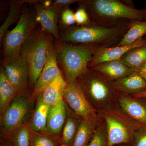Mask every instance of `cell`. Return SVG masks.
Here are the masks:
<instances>
[{
	"mask_svg": "<svg viewBox=\"0 0 146 146\" xmlns=\"http://www.w3.org/2000/svg\"><path fill=\"white\" fill-rule=\"evenodd\" d=\"M123 20L117 25L108 27L93 23L68 27H58L60 41L74 44L89 45L96 48L117 46L129 27L130 21Z\"/></svg>",
	"mask_w": 146,
	"mask_h": 146,
	"instance_id": "1",
	"label": "cell"
},
{
	"mask_svg": "<svg viewBox=\"0 0 146 146\" xmlns=\"http://www.w3.org/2000/svg\"><path fill=\"white\" fill-rule=\"evenodd\" d=\"M93 23L108 27L117 25L124 20L146 21V8L130 7L119 0H80Z\"/></svg>",
	"mask_w": 146,
	"mask_h": 146,
	"instance_id": "2",
	"label": "cell"
},
{
	"mask_svg": "<svg viewBox=\"0 0 146 146\" xmlns=\"http://www.w3.org/2000/svg\"><path fill=\"white\" fill-rule=\"evenodd\" d=\"M54 43L58 65L67 84L77 79L88 70L96 48L56 40Z\"/></svg>",
	"mask_w": 146,
	"mask_h": 146,
	"instance_id": "3",
	"label": "cell"
},
{
	"mask_svg": "<svg viewBox=\"0 0 146 146\" xmlns=\"http://www.w3.org/2000/svg\"><path fill=\"white\" fill-rule=\"evenodd\" d=\"M53 37L43 31L39 24L21 46L18 56L25 60L29 66V91L32 92L42 73L46 62L48 46Z\"/></svg>",
	"mask_w": 146,
	"mask_h": 146,
	"instance_id": "4",
	"label": "cell"
},
{
	"mask_svg": "<svg viewBox=\"0 0 146 146\" xmlns=\"http://www.w3.org/2000/svg\"><path fill=\"white\" fill-rule=\"evenodd\" d=\"M23 8L19 22L14 29L7 31L3 37V59L1 64L16 59L20 49L28 36L39 25L33 6Z\"/></svg>",
	"mask_w": 146,
	"mask_h": 146,
	"instance_id": "5",
	"label": "cell"
},
{
	"mask_svg": "<svg viewBox=\"0 0 146 146\" xmlns=\"http://www.w3.org/2000/svg\"><path fill=\"white\" fill-rule=\"evenodd\" d=\"M100 113L106 124L108 146L132 142L135 131L144 125L117 110H101Z\"/></svg>",
	"mask_w": 146,
	"mask_h": 146,
	"instance_id": "6",
	"label": "cell"
},
{
	"mask_svg": "<svg viewBox=\"0 0 146 146\" xmlns=\"http://www.w3.org/2000/svg\"><path fill=\"white\" fill-rule=\"evenodd\" d=\"M77 80L92 106L93 104H99L108 101L116 91L112 81L90 68Z\"/></svg>",
	"mask_w": 146,
	"mask_h": 146,
	"instance_id": "7",
	"label": "cell"
},
{
	"mask_svg": "<svg viewBox=\"0 0 146 146\" xmlns=\"http://www.w3.org/2000/svg\"><path fill=\"white\" fill-rule=\"evenodd\" d=\"M33 102L30 96L21 94L17 95L5 114L1 117L3 137L29 122L28 120Z\"/></svg>",
	"mask_w": 146,
	"mask_h": 146,
	"instance_id": "8",
	"label": "cell"
},
{
	"mask_svg": "<svg viewBox=\"0 0 146 146\" xmlns=\"http://www.w3.org/2000/svg\"><path fill=\"white\" fill-rule=\"evenodd\" d=\"M63 100L78 117L94 125L96 110L86 98L77 79L67 84L63 91Z\"/></svg>",
	"mask_w": 146,
	"mask_h": 146,
	"instance_id": "9",
	"label": "cell"
},
{
	"mask_svg": "<svg viewBox=\"0 0 146 146\" xmlns=\"http://www.w3.org/2000/svg\"><path fill=\"white\" fill-rule=\"evenodd\" d=\"M7 78L18 94L29 96V69L27 62L18 56L16 59L1 64Z\"/></svg>",
	"mask_w": 146,
	"mask_h": 146,
	"instance_id": "10",
	"label": "cell"
},
{
	"mask_svg": "<svg viewBox=\"0 0 146 146\" xmlns=\"http://www.w3.org/2000/svg\"><path fill=\"white\" fill-rule=\"evenodd\" d=\"M54 42L53 38L50 41L47 49L44 66L31 94V98L33 102L44 87L54 79L63 75L58 65Z\"/></svg>",
	"mask_w": 146,
	"mask_h": 146,
	"instance_id": "11",
	"label": "cell"
},
{
	"mask_svg": "<svg viewBox=\"0 0 146 146\" xmlns=\"http://www.w3.org/2000/svg\"><path fill=\"white\" fill-rule=\"evenodd\" d=\"M39 1L31 0L29 3L34 7L36 21L43 31L52 35L56 41H60L58 24L61 9L52 3L51 5L47 6Z\"/></svg>",
	"mask_w": 146,
	"mask_h": 146,
	"instance_id": "12",
	"label": "cell"
},
{
	"mask_svg": "<svg viewBox=\"0 0 146 146\" xmlns=\"http://www.w3.org/2000/svg\"><path fill=\"white\" fill-rule=\"evenodd\" d=\"M146 43L144 38L138 39L133 44L127 46H115L96 48L89 63V68L107 61L121 59L125 54L130 50L143 46Z\"/></svg>",
	"mask_w": 146,
	"mask_h": 146,
	"instance_id": "13",
	"label": "cell"
},
{
	"mask_svg": "<svg viewBox=\"0 0 146 146\" xmlns=\"http://www.w3.org/2000/svg\"><path fill=\"white\" fill-rule=\"evenodd\" d=\"M67 84L63 75H61L44 87L36 98L39 97L50 106L58 104L63 100V91Z\"/></svg>",
	"mask_w": 146,
	"mask_h": 146,
	"instance_id": "14",
	"label": "cell"
},
{
	"mask_svg": "<svg viewBox=\"0 0 146 146\" xmlns=\"http://www.w3.org/2000/svg\"><path fill=\"white\" fill-rule=\"evenodd\" d=\"M90 68L112 82L125 77L135 72L123 63L121 59L104 62Z\"/></svg>",
	"mask_w": 146,
	"mask_h": 146,
	"instance_id": "15",
	"label": "cell"
},
{
	"mask_svg": "<svg viewBox=\"0 0 146 146\" xmlns=\"http://www.w3.org/2000/svg\"><path fill=\"white\" fill-rule=\"evenodd\" d=\"M119 104L125 114L137 122L146 125V104L139 98L120 96Z\"/></svg>",
	"mask_w": 146,
	"mask_h": 146,
	"instance_id": "16",
	"label": "cell"
},
{
	"mask_svg": "<svg viewBox=\"0 0 146 146\" xmlns=\"http://www.w3.org/2000/svg\"><path fill=\"white\" fill-rule=\"evenodd\" d=\"M112 84L116 91L133 96L146 91V81L136 71Z\"/></svg>",
	"mask_w": 146,
	"mask_h": 146,
	"instance_id": "17",
	"label": "cell"
},
{
	"mask_svg": "<svg viewBox=\"0 0 146 146\" xmlns=\"http://www.w3.org/2000/svg\"><path fill=\"white\" fill-rule=\"evenodd\" d=\"M67 105L63 100L50 106L48 116L46 132L60 136L67 119Z\"/></svg>",
	"mask_w": 146,
	"mask_h": 146,
	"instance_id": "18",
	"label": "cell"
},
{
	"mask_svg": "<svg viewBox=\"0 0 146 146\" xmlns=\"http://www.w3.org/2000/svg\"><path fill=\"white\" fill-rule=\"evenodd\" d=\"M67 119L60 135V146H72L82 120L67 105Z\"/></svg>",
	"mask_w": 146,
	"mask_h": 146,
	"instance_id": "19",
	"label": "cell"
},
{
	"mask_svg": "<svg viewBox=\"0 0 146 146\" xmlns=\"http://www.w3.org/2000/svg\"><path fill=\"white\" fill-rule=\"evenodd\" d=\"M18 95V91L7 78L4 69H0V112L1 117L5 114L11 102Z\"/></svg>",
	"mask_w": 146,
	"mask_h": 146,
	"instance_id": "20",
	"label": "cell"
},
{
	"mask_svg": "<svg viewBox=\"0 0 146 146\" xmlns=\"http://www.w3.org/2000/svg\"><path fill=\"white\" fill-rule=\"evenodd\" d=\"M36 107L29 122L30 129L33 131H46L48 116L50 106L37 97Z\"/></svg>",
	"mask_w": 146,
	"mask_h": 146,
	"instance_id": "21",
	"label": "cell"
},
{
	"mask_svg": "<svg viewBox=\"0 0 146 146\" xmlns=\"http://www.w3.org/2000/svg\"><path fill=\"white\" fill-rule=\"evenodd\" d=\"M3 138L4 146H31V138L29 123Z\"/></svg>",
	"mask_w": 146,
	"mask_h": 146,
	"instance_id": "22",
	"label": "cell"
},
{
	"mask_svg": "<svg viewBox=\"0 0 146 146\" xmlns=\"http://www.w3.org/2000/svg\"><path fill=\"white\" fill-rule=\"evenodd\" d=\"M30 1L13 0L11 1L8 16L0 27V41L2 42L3 37L8 31L9 27L13 24L18 23L23 12V5L29 3Z\"/></svg>",
	"mask_w": 146,
	"mask_h": 146,
	"instance_id": "23",
	"label": "cell"
},
{
	"mask_svg": "<svg viewBox=\"0 0 146 146\" xmlns=\"http://www.w3.org/2000/svg\"><path fill=\"white\" fill-rule=\"evenodd\" d=\"M146 35V21H131L129 27L117 46L133 44Z\"/></svg>",
	"mask_w": 146,
	"mask_h": 146,
	"instance_id": "24",
	"label": "cell"
},
{
	"mask_svg": "<svg viewBox=\"0 0 146 146\" xmlns=\"http://www.w3.org/2000/svg\"><path fill=\"white\" fill-rule=\"evenodd\" d=\"M121 60L128 67L136 71L146 63V43L129 51L121 58Z\"/></svg>",
	"mask_w": 146,
	"mask_h": 146,
	"instance_id": "25",
	"label": "cell"
},
{
	"mask_svg": "<svg viewBox=\"0 0 146 146\" xmlns=\"http://www.w3.org/2000/svg\"><path fill=\"white\" fill-rule=\"evenodd\" d=\"M94 125L89 121L82 119L72 146H87L95 133Z\"/></svg>",
	"mask_w": 146,
	"mask_h": 146,
	"instance_id": "26",
	"label": "cell"
},
{
	"mask_svg": "<svg viewBox=\"0 0 146 146\" xmlns=\"http://www.w3.org/2000/svg\"><path fill=\"white\" fill-rule=\"evenodd\" d=\"M31 146H60V136L46 131H33L30 129Z\"/></svg>",
	"mask_w": 146,
	"mask_h": 146,
	"instance_id": "27",
	"label": "cell"
},
{
	"mask_svg": "<svg viewBox=\"0 0 146 146\" xmlns=\"http://www.w3.org/2000/svg\"><path fill=\"white\" fill-rule=\"evenodd\" d=\"M74 13L75 12L70 8V6L61 8L58 16V27H68L76 25Z\"/></svg>",
	"mask_w": 146,
	"mask_h": 146,
	"instance_id": "28",
	"label": "cell"
},
{
	"mask_svg": "<svg viewBox=\"0 0 146 146\" xmlns=\"http://www.w3.org/2000/svg\"><path fill=\"white\" fill-rule=\"evenodd\" d=\"M87 146H108L107 135L102 128L95 130L94 136Z\"/></svg>",
	"mask_w": 146,
	"mask_h": 146,
	"instance_id": "29",
	"label": "cell"
},
{
	"mask_svg": "<svg viewBox=\"0 0 146 146\" xmlns=\"http://www.w3.org/2000/svg\"><path fill=\"white\" fill-rule=\"evenodd\" d=\"M74 17L77 25L83 26L92 23L86 10L80 6H78L75 12Z\"/></svg>",
	"mask_w": 146,
	"mask_h": 146,
	"instance_id": "30",
	"label": "cell"
},
{
	"mask_svg": "<svg viewBox=\"0 0 146 146\" xmlns=\"http://www.w3.org/2000/svg\"><path fill=\"white\" fill-rule=\"evenodd\" d=\"M133 146H146V125L139 128L133 135Z\"/></svg>",
	"mask_w": 146,
	"mask_h": 146,
	"instance_id": "31",
	"label": "cell"
},
{
	"mask_svg": "<svg viewBox=\"0 0 146 146\" xmlns=\"http://www.w3.org/2000/svg\"><path fill=\"white\" fill-rule=\"evenodd\" d=\"M80 0H55L52 1V4L61 9L65 7L70 6L72 4L80 1Z\"/></svg>",
	"mask_w": 146,
	"mask_h": 146,
	"instance_id": "32",
	"label": "cell"
},
{
	"mask_svg": "<svg viewBox=\"0 0 146 146\" xmlns=\"http://www.w3.org/2000/svg\"><path fill=\"white\" fill-rule=\"evenodd\" d=\"M135 71L146 81V63L139 67Z\"/></svg>",
	"mask_w": 146,
	"mask_h": 146,
	"instance_id": "33",
	"label": "cell"
},
{
	"mask_svg": "<svg viewBox=\"0 0 146 146\" xmlns=\"http://www.w3.org/2000/svg\"><path fill=\"white\" fill-rule=\"evenodd\" d=\"M133 98H145L146 99V91L140 94H136L133 96Z\"/></svg>",
	"mask_w": 146,
	"mask_h": 146,
	"instance_id": "34",
	"label": "cell"
},
{
	"mask_svg": "<svg viewBox=\"0 0 146 146\" xmlns=\"http://www.w3.org/2000/svg\"><path fill=\"white\" fill-rule=\"evenodd\" d=\"M122 1L123 2V3L125 4L128 6L134 8V5H133V3L132 1H130V0H125V1Z\"/></svg>",
	"mask_w": 146,
	"mask_h": 146,
	"instance_id": "35",
	"label": "cell"
},
{
	"mask_svg": "<svg viewBox=\"0 0 146 146\" xmlns=\"http://www.w3.org/2000/svg\"><path fill=\"white\" fill-rule=\"evenodd\" d=\"M144 39H145V40L146 41V36H145V38H144Z\"/></svg>",
	"mask_w": 146,
	"mask_h": 146,
	"instance_id": "36",
	"label": "cell"
}]
</instances>
